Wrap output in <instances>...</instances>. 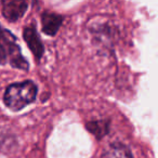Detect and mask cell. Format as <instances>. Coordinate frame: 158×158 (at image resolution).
Returning a JSON list of instances; mask_svg holds the SVG:
<instances>
[{
	"instance_id": "6",
	"label": "cell",
	"mask_w": 158,
	"mask_h": 158,
	"mask_svg": "<svg viewBox=\"0 0 158 158\" xmlns=\"http://www.w3.org/2000/svg\"><path fill=\"white\" fill-rule=\"evenodd\" d=\"M101 158H133V156L126 145L121 143H113L104 151Z\"/></svg>"
},
{
	"instance_id": "7",
	"label": "cell",
	"mask_w": 158,
	"mask_h": 158,
	"mask_svg": "<svg viewBox=\"0 0 158 158\" xmlns=\"http://www.w3.org/2000/svg\"><path fill=\"white\" fill-rule=\"evenodd\" d=\"M88 131H90L98 140L103 139L110 131V121L107 120H93L86 125Z\"/></svg>"
},
{
	"instance_id": "2",
	"label": "cell",
	"mask_w": 158,
	"mask_h": 158,
	"mask_svg": "<svg viewBox=\"0 0 158 158\" xmlns=\"http://www.w3.org/2000/svg\"><path fill=\"white\" fill-rule=\"evenodd\" d=\"M0 64H10L19 69L27 70L28 63L22 55L16 37L0 24Z\"/></svg>"
},
{
	"instance_id": "4",
	"label": "cell",
	"mask_w": 158,
	"mask_h": 158,
	"mask_svg": "<svg viewBox=\"0 0 158 158\" xmlns=\"http://www.w3.org/2000/svg\"><path fill=\"white\" fill-rule=\"evenodd\" d=\"M23 37H24V40L26 41L31 51L33 52L34 56L37 60L41 59L44 52V47L42 44V41L38 35L37 31H36V27L34 25L25 27L24 31H23Z\"/></svg>"
},
{
	"instance_id": "3",
	"label": "cell",
	"mask_w": 158,
	"mask_h": 158,
	"mask_svg": "<svg viewBox=\"0 0 158 158\" xmlns=\"http://www.w3.org/2000/svg\"><path fill=\"white\" fill-rule=\"evenodd\" d=\"M27 2L22 0L2 1V15L9 22H15L21 19L27 10Z\"/></svg>"
},
{
	"instance_id": "1",
	"label": "cell",
	"mask_w": 158,
	"mask_h": 158,
	"mask_svg": "<svg viewBox=\"0 0 158 158\" xmlns=\"http://www.w3.org/2000/svg\"><path fill=\"white\" fill-rule=\"evenodd\" d=\"M37 97V86L31 80L15 82L7 88L3 101L8 108L19 112L25 106L33 103Z\"/></svg>"
},
{
	"instance_id": "5",
	"label": "cell",
	"mask_w": 158,
	"mask_h": 158,
	"mask_svg": "<svg viewBox=\"0 0 158 158\" xmlns=\"http://www.w3.org/2000/svg\"><path fill=\"white\" fill-rule=\"evenodd\" d=\"M63 23V16L53 12L46 11L41 14L42 31L48 36H54Z\"/></svg>"
}]
</instances>
